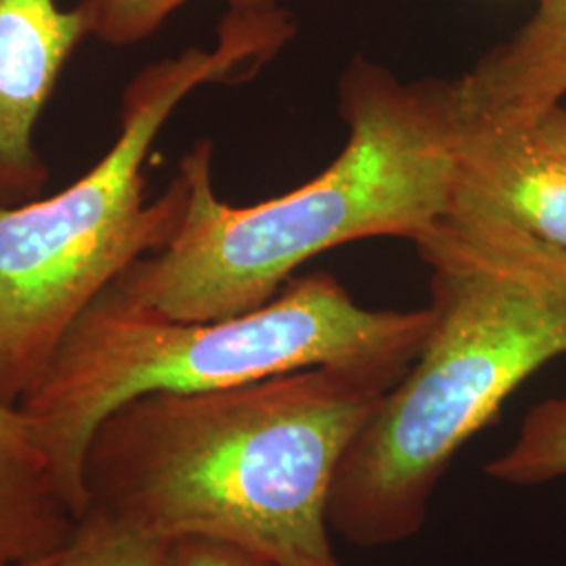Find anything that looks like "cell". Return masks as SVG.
<instances>
[{"mask_svg": "<svg viewBox=\"0 0 566 566\" xmlns=\"http://www.w3.org/2000/svg\"><path fill=\"white\" fill-rule=\"evenodd\" d=\"M285 11L233 13L214 49L189 46L126 84L118 135L97 163L51 196L0 208V401L39 385L82 313L143 256L177 233L189 185L181 170L145 200V163L166 122L206 84L252 78L292 36Z\"/></svg>", "mask_w": 566, "mask_h": 566, "instance_id": "obj_4", "label": "cell"}, {"mask_svg": "<svg viewBox=\"0 0 566 566\" xmlns=\"http://www.w3.org/2000/svg\"><path fill=\"white\" fill-rule=\"evenodd\" d=\"M348 126L340 156L283 196L231 206L212 182L214 145L179 163L187 208L170 242L112 287L175 322H217L273 301L306 261L367 238L420 240L447 214L458 175L453 81H399L355 57L338 84Z\"/></svg>", "mask_w": 566, "mask_h": 566, "instance_id": "obj_3", "label": "cell"}, {"mask_svg": "<svg viewBox=\"0 0 566 566\" xmlns=\"http://www.w3.org/2000/svg\"><path fill=\"white\" fill-rule=\"evenodd\" d=\"M566 95V0H539L523 28L453 81L460 128L533 126Z\"/></svg>", "mask_w": 566, "mask_h": 566, "instance_id": "obj_7", "label": "cell"}, {"mask_svg": "<svg viewBox=\"0 0 566 566\" xmlns=\"http://www.w3.org/2000/svg\"><path fill=\"white\" fill-rule=\"evenodd\" d=\"M164 566H273L263 556L223 539L185 535L168 542Z\"/></svg>", "mask_w": 566, "mask_h": 566, "instance_id": "obj_13", "label": "cell"}, {"mask_svg": "<svg viewBox=\"0 0 566 566\" xmlns=\"http://www.w3.org/2000/svg\"><path fill=\"white\" fill-rule=\"evenodd\" d=\"M168 539L97 512H84L70 544L49 566H164Z\"/></svg>", "mask_w": 566, "mask_h": 566, "instance_id": "obj_11", "label": "cell"}, {"mask_svg": "<svg viewBox=\"0 0 566 566\" xmlns=\"http://www.w3.org/2000/svg\"><path fill=\"white\" fill-rule=\"evenodd\" d=\"M189 0H81L91 23V39L109 46H133L154 36L164 21ZM233 13H269L280 0H224Z\"/></svg>", "mask_w": 566, "mask_h": 566, "instance_id": "obj_12", "label": "cell"}, {"mask_svg": "<svg viewBox=\"0 0 566 566\" xmlns=\"http://www.w3.org/2000/svg\"><path fill=\"white\" fill-rule=\"evenodd\" d=\"M413 243L430 266L434 319L338 465L327 521L355 546L418 535L455 453L566 353V248L462 187Z\"/></svg>", "mask_w": 566, "mask_h": 566, "instance_id": "obj_2", "label": "cell"}, {"mask_svg": "<svg viewBox=\"0 0 566 566\" xmlns=\"http://www.w3.org/2000/svg\"><path fill=\"white\" fill-rule=\"evenodd\" d=\"M407 369L322 365L122 405L86 451V512L168 542L223 539L273 566H340L327 521L338 465Z\"/></svg>", "mask_w": 566, "mask_h": 566, "instance_id": "obj_1", "label": "cell"}, {"mask_svg": "<svg viewBox=\"0 0 566 566\" xmlns=\"http://www.w3.org/2000/svg\"><path fill=\"white\" fill-rule=\"evenodd\" d=\"M81 523L20 405L0 401V566L57 556Z\"/></svg>", "mask_w": 566, "mask_h": 566, "instance_id": "obj_9", "label": "cell"}, {"mask_svg": "<svg viewBox=\"0 0 566 566\" xmlns=\"http://www.w3.org/2000/svg\"><path fill=\"white\" fill-rule=\"evenodd\" d=\"M91 23L81 4L0 0V208L41 198L51 168L36 126Z\"/></svg>", "mask_w": 566, "mask_h": 566, "instance_id": "obj_6", "label": "cell"}, {"mask_svg": "<svg viewBox=\"0 0 566 566\" xmlns=\"http://www.w3.org/2000/svg\"><path fill=\"white\" fill-rule=\"evenodd\" d=\"M55 560V556L51 560H42V563H30V565H11V566H49Z\"/></svg>", "mask_w": 566, "mask_h": 566, "instance_id": "obj_15", "label": "cell"}, {"mask_svg": "<svg viewBox=\"0 0 566 566\" xmlns=\"http://www.w3.org/2000/svg\"><path fill=\"white\" fill-rule=\"evenodd\" d=\"M486 474L504 485L535 486L566 476V397L526 413L516 441L491 460Z\"/></svg>", "mask_w": 566, "mask_h": 566, "instance_id": "obj_10", "label": "cell"}, {"mask_svg": "<svg viewBox=\"0 0 566 566\" xmlns=\"http://www.w3.org/2000/svg\"><path fill=\"white\" fill-rule=\"evenodd\" d=\"M432 308L374 311L329 273L292 277L269 303L217 322H175L109 285L72 325L21 401L74 510L86 512L84 460L97 428L154 392H206L322 365L405 364L420 355Z\"/></svg>", "mask_w": 566, "mask_h": 566, "instance_id": "obj_5", "label": "cell"}, {"mask_svg": "<svg viewBox=\"0 0 566 566\" xmlns=\"http://www.w3.org/2000/svg\"><path fill=\"white\" fill-rule=\"evenodd\" d=\"M455 185L481 196L531 235L566 248V163L533 126L458 128Z\"/></svg>", "mask_w": 566, "mask_h": 566, "instance_id": "obj_8", "label": "cell"}, {"mask_svg": "<svg viewBox=\"0 0 566 566\" xmlns=\"http://www.w3.org/2000/svg\"><path fill=\"white\" fill-rule=\"evenodd\" d=\"M533 130L554 156L566 163V107L558 103L546 109L533 124Z\"/></svg>", "mask_w": 566, "mask_h": 566, "instance_id": "obj_14", "label": "cell"}]
</instances>
